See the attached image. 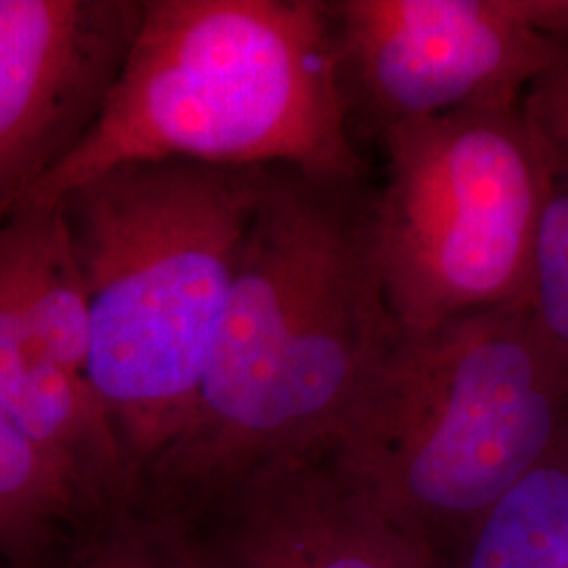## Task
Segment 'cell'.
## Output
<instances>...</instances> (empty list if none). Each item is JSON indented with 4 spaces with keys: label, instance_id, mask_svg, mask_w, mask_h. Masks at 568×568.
Instances as JSON below:
<instances>
[{
    "label": "cell",
    "instance_id": "1",
    "mask_svg": "<svg viewBox=\"0 0 568 568\" xmlns=\"http://www.w3.org/2000/svg\"><path fill=\"white\" fill-rule=\"evenodd\" d=\"M371 211L363 182L270 169L194 405L138 488L140 518L178 520L335 445L398 335Z\"/></svg>",
    "mask_w": 568,
    "mask_h": 568
},
{
    "label": "cell",
    "instance_id": "2",
    "mask_svg": "<svg viewBox=\"0 0 568 568\" xmlns=\"http://www.w3.org/2000/svg\"><path fill=\"white\" fill-rule=\"evenodd\" d=\"M150 161L363 182L328 2L143 0L98 119L23 201Z\"/></svg>",
    "mask_w": 568,
    "mask_h": 568
},
{
    "label": "cell",
    "instance_id": "3",
    "mask_svg": "<svg viewBox=\"0 0 568 568\" xmlns=\"http://www.w3.org/2000/svg\"><path fill=\"white\" fill-rule=\"evenodd\" d=\"M270 169L129 163L58 199L87 297V382L135 497L194 405Z\"/></svg>",
    "mask_w": 568,
    "mask_h": 568
},
{
    "label": "cell",
    "instance_id": "4",
    "mask_svg": "<svg viewBox=\"0 0 568 568\" xmlns=\"http://www.w3.org/2000/svg\"><path fill=\"white\" fill-rule=\"evenodd\" d=\"M567 436V358L525 302L396 335L326 457L447 565Z\"/></svg>",
    "mask_w": 568,
    "mask_h": 568
},
{
    "label": "cell",
    "instance_id": "5",
    "mask_svg": "<svg viewBox=\"0 0 568 568\" xmlns=\"http://www.w3.org/2000/svg\"><path fill=\"white\" fill-rule=\"evenodd\" d=\"M379 140L373 246L396 333L528 302L544 161L523 100L394 124Z\"/></svg>",
    "mask_w": 568,
    "mask_h": 568
},
{
    "label": "cell",
    "instance_id": "6",
    "mask_svg": "<svg viewBox=\"0 0 568 568\" xmlns=\"http://www.w3.org/2000/svg\"><path fill=\"white\" fill-rule=\"evenodd\" d=\"M349 121L394 124L523 100L568 42V0H335Z\"/></svg>",
    "mask_w": 568,
    "mask_h": 568
},
{
    "label": "cell",
    "instance_id": "7",
    "mask_svg": "<svg viewBox=\"0 0 568 568\" xmlns=\"http://www.w3.org/2000/svg\"><path fill=\"white\" fill-rule=\"evenodd\" d=\"M152 527L192 568H447L326 455L262 469Z\"/></svg>",
    "mask_w": 568,
    "mask_h": 568
},
{
    "label": "cell",
    "instance_id": "8",
    "mask_svg": "<svg viewBox=\"0 0 568 568\" xmlns=\"http://www.w3.org/2000/svg\"><path fill=\"white\" fill-rule=\"evenodd\" d=\"M142 0H0V222L102 110Z\"/></svg>",
    "mask_w": 568,
    "mask_h": 568
},
{
    "label": "cell",
    "instance_id": "9",
    "mask_svg": "<svg viewBox=\"0 0 568 568\" xmlns=\"http://www.w3.org/2000/svg\"><path fill=\"white\" fill-rule=\"evenodd\" d=\"M0 410L65 467L102 518L133 511L135 478L84 373L61 361L2 288Z\"/></svg>",
    "mask_w": 568,
    "mask_h": 568
},
{
    "label": "cell",
    "instance_id": "10",
    "mask_svg": "<svg viewBox=\"0 0 568 568\" xmlns=\"http://www.w3.org/2000/svg\"><path fill=\"white\" fill-rule=\"evenodd\" d=\"M447 568H568V436L467 528Z\"/></svg>",
    "mask_w": 568,
    "mask_h": 568
},
{
    "label": "cell",
    "instance_id": "11",
    "mask_svg": "<svg viewBox=\"0 0 568 568\" xmlns=\"http://www.w3.org/2000/svg\"><path fill=\"white\" fill-rule=\"evenodd\" d=\"M102 520L65 467L0 410V554L23 565Z\"/></svg>",
    "mask_w": 568,
    "mask_h": 568
},
{
    "label": "cell",
    "instance_id": "12",
    "mask_svg": "<svg viewBox=\"0 0 568 568\" xmlns=\"http://www.w3.org/2000/svg\"><path fill=\"white\" fill-rule=\"evenodd\" d=\"M527 121L544 161L528 302L549 342L568 363V143L539 122L528 116Z\"/></svg>",
    "mask_w": 568,
    "mask_h": 568
},
{
    "label": "cell",
    "instance_id": "13",
    "mask_svg": "<svg viewBox=\"0 0 568 568\" xmlns=\"http://www.w3.org/2000/svg\"><path fill=\"white\" fill-rule=\"evenodd\" d=\"M65 568H192L152 525L135 514L84 528L70 544Z\"/></svg>",
    "mask_w": 568,
    "mask_h": 568
},
{
    "label": "cell",
    "instance_id": "14",
    "mask_svg": "<svg viewBox=\"0 0 568 568\" xmlns=\"http://www.w3.org/2000/svg\"><path fill=\"white\" fill-rule=\"evenodd\" d=\"M523 108L530 121L568 143V42L562 55L528 87Z\"/></svg>",
    "mask_w": 568,
    "mask_h": 568
},
{
    "label": "cell",
    "instance_id": "15",
    "mask_svg": "<svg viewBox=\"0 0 568 568\" xmlns=\"http://www.w3.org/2000/svg\"><path fill=\"white\" fill-rule=\"evenodd\" d=\"M0 568H2V567H0Z\"/></svg>",
    "mask_w": 568,
    "mask_h": 568
}]
</instances>
